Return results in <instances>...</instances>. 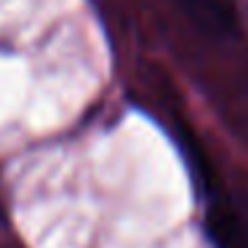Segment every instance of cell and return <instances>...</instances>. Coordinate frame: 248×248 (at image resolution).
<instances>
[{"instance_id": "6da1fadb", "label": "cell", "mask_w": 248, "mask_h": 248, "mask_svg": "<svg viewBox=\"0 0 248 248\" xmlns=\"http://www.w3.org/2000/svg\"><path fill=\"white\" fill-rule=\"evenodd\" d=\"M205 195V235L216 248H248V214L237 200L214 189V184L203 187Z\"/></svg>"}, {"instance_id": "7a4b0ae2", "label": "cell", "mask_w": 248, "mask_h": 248, "mask_svg": "<svg viewBox=\"0 0 248 248\" xmlns=\"http://www.w3.org/2000/svg\"><path fill=\"white\" fill-rule=\"evenodd\" d=\"M187 16L198 24L203 32L224 38V35L235 32V8L230 0H179Z\"/></svg>"}]
</instances>
